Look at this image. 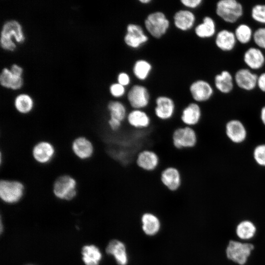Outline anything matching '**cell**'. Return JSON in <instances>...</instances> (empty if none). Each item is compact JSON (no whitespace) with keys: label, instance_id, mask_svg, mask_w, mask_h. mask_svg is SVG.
Here are the masks:
<instances>
[{"label":"cell","instance_id":"cell-1","mask_svg":"<svg viewBox=\"0 0 265 265\" xmlns=\"http://www.w3.org/2000/svg\"><path fill=\"white\" fill-rule=\"evenodd\" d=\"M199 135L195 128L181 126L176 128L172 134V142L178 150H188L195 148L199 143Z\"/></svg>","mask_w":265,"mask_h":265},{"label":"cell","instance_id":"cell-2","mask_svg":"<svg viewBox=\"0 0 265 265\" xmlns=\"http://www.w3.org/2000/svg\"><path fill=\"white\" fill-rule=\"evenodd\" d=\"M254 249V244L249 241L231 240L227 246L226 255L231 262L245 265Z\"/></svg>","mask_w":265,"mask_h":265},{"label":"cell","instance_id":"cell-3","mask_svg":"<svg viewBox=\"0 0 265 265\" xmlns=\"http://www.w3.org/2000/svg\"><path fill=\"white\" fill-rule=\"evenodd\" d=\"M13 37L18 43H23L25 40L21 24L16 20H10L5 22L2 26L0 36V45L6 50L13 51L16 45L12 41Z\"/></svg>","mask_w":265,"mask_h":265},{"label":"cell","instance_id":"cell-4","mask_svg":"<svg viewBox=\"0 0 265 265\" xmlns=\"http://www.w3.org/2000/svg\"><path fill=\"white\" fill-rule=\"evenodd\" d=\"M216 13L226 23L233 24L243 15V6L236 0H220L216 4Z\"/></svg>","mask_w":265,"mask_h":265},{"label":"cell","instance_id":"cell-5","mask_svg":"<svg viewBox=\"0 0 265 265\" xmlns=\"http://www.w3.org/2000/svg\"><path fill=\"white\" fill-rule=\"evenodd\" d=\"M77 182L76 179L69 175L58 177L53 183V192L54 196L63 200H71L77 194Z\"/></svg>","mask_w":265,"mask_h":265},{"label":"cell","instance_id":"cell-6","mask_svg":"<svg viewBox=\"0 0 265 265\" xmlns=\"http://www.w3.org/2000/svg\"><path fill=\"white\" fill-rule=\"evenodd\" d=\"M24 185L15 180L2 179L0 181V197L7 204L19 202L25 192Z\"/></svg>","mask_w":265,"mask_h":265},{"label":"cell","instance_id":"cell-7","mask_svg":"<svg viewBox=\"0 0 265 265\" xmlns=\"http://www.w3.org/2000/svg\"><path fill=\"white\" fill-rule=\"evenodd\" d=\"M153 113L150 114L162 122H168L176 116V106L171 98L166 96H159L156 98Z\"/></svg>","mask_w":265,"mask_h":265},{"label":"cell","instance_id":"cell-8","mask_svg":"<svg viewBox=\"0 0 265 265\" xmlns=\"http://www.w3.org/2000/svg\"><path fill=\"white\" fill-rule=\"evenodd\" d=\"M144 25L146 30L153 37L159 38L166 32L170 23L163 13L156 11L147 16Z\"/></svg>","mask_w":265,"mask_h":265},{"label":"cell","instance_id":"cell-9","mask_svg":"<svg viewBox=\"0 0 265 265\" xmlns=\"http://www.w3.org/2000/svg\"><path fill=\"white\" fill-rule=\"evenodd\" d=\"M159 179L163 186L171 192L179 191L183 183L181 170L174 166H168L161 170Z\"/></svg>","mask_w":265,"mask_h":265},{"label":"cell","instance_id":"cell-10","mask_svg":"<svg viewBox=\"0 0 265 265\" xmlns=\"http://www.w3.org/2000/svg\"><path fill=\"white\" fill-rule=\"evenodd\" d=\"M161 161L159 154L150 149L140 151L135 158V164L141 170L152 173L158 170L160 166Z\"/></svg>","mask_w":265,"mask_h":265},{"label":"cell","instance_id":"cell-11","mask_svg":"<svg viewBox=\"0 0 265 265\" xmlns=\"http://www.w3.org/2000/svg\"><path fill=\"white\" fill-rule=\"evenodd\" d=\"M127 101L132 109H144L148 107L150 96L148 89L144 86H132L127 95Z\"/></svg>","mask_w":265,"mask_h":265},{"label":"cell","instance_id":"cell-12","mask_svg":"<svg viewBox=\"0 0 265 265\" xmlns=\"http://www.w3.org/2000/svg\"><path fill=\"white\" fill-rule=\"evenodd\" d=\"M225 133L227 138L235 144L244 143L248 137V131L245 124L238 119H230L226 123Z\"/></svg>","mask_w":265,"mask_h":265},{"label":"cell","instance_id":"cell-13","mask_svg":"<svg viewBox=\"0 0 265 265\" xmlns=\"http://www.w3.org/2000/svg\"><path fill=\"white\" fill-rule=\"evenodd\" d=\"M203 112L199 104L196 102L187 104L180 112V119L183 125L196 128L201 123Z\"/></svg>","mask_w":265,"mask_h":265},{"label":"cell","instance_id":"cell-14","mask_svg":"<svg viewBox=\"0 0 265 265\" xmlns=\"http://www.w3.org/2000/svg\"><path fill=\"white\" fill-rule=\"evenodd\" d=\"M125 123L134 130H145L151 127L152 118L144 109H132L128 112Z\"/></svg>","mask_w":265,"mask_h":265},{"label":"cell","instance_id":"cell-15","mask_svg":"<svg viewBox=\"0 0 265 265\" xmlns=\"http://www.w3.org/2000/svg\"><path fill=\"white\" fill-rule=\"evenodd\" d=\"M54 146L48 141L42 140L36 143L32 148V156L37 163L45 164L50 162L54 157Z\"/></svg>","mask_w":265,"mask_h":265},{"label":"cell","instance_id":"cell-16","mask_svg":"<svg viewBox=\"0 0 265 265\" xmlns=\"http://www.w3.org/2000/svg\"><path fill=\"white\" fill-rule=\"evenodd\" d=\"M189 91L194 102L198 104L209 101L214 92L210 83L203 80L193 82L190 85Z\"/></svg>","mask_w":265,"mask_h":265},{"label":"cell","instance_id":"cell-17","mask_svg":"<svg viewBox=\"0 0 265 265\" xmlns=\"http://www.w3.org/2000/svg\"><path fill=\"white\" fill-rule=\"evenodd\" d=\"M124 40L128 46L135 49L146 43L148 37L139 25L130 24L127 26V33Z\"/></svg>","mask_w":265,"mask_h":265},{"label":"cell","instance_id":"cell-18","mask_svg":"<svg viewBox=\"0 0 265 265\" xmlns=\"http://www.w3.org/2000/svg\"><path fill=\"white\" fill-rule=\"evenodd\" d=\"M258 76L250 69L241 68L238 70L234 76V81L240 89L252 91L257 87Z\"/></svg>","mask_w":265,"mask_h":265},{"label":"cell","instance_id":"cell-19","mask_svg":"<svg viewBox=\"0 0 265 265\" xmlns=\"http://www.w3.org/2000/svg\"><path fill=\"white\" fill-rule=\"evenodd\" d=\"M71 148L74 155L81 160L90 158L94 153V147L92 142L84 136H79L75 138L72 141Z\"/></svg>","mask_w":265,"mask_h":265},{"label":"cell","instance_id":"cell-20","mask_svg":"<svg viewBox=\"0 0 265 265\" xmlns=\"http://www.w3.org/2000/svg\"><path fill=\"white\" fill-rule=\"evenodd\" d=\"M243 61L251 70H259L265 63V56L262 50L258 47L248 48L244 53Z\"/></svg>","mask_w":265,"mask_h":265},{"label":"cell","instance_id":"cell-21","mask_svg":"<svg viewBox=\"0 0 265 265\" xmlns=\"http://www.w3.org/2000/svg\"><path fill=\"white\" fill-rule=\"evenodd\" d=\"M237 42L234 32L228 29H222L216 34L215 44L219 50L223 52L232 51Z\"/></svg>","mask_w":265,"mask_h":265},{"label":"cell","instance_id":"cell-22","mask_svg":"<svg viewBox=\"0 0 265 265\" xmlns=\"http://www.w3.org/2000/svg\"><path fill=\"white\" fill-rule=\"evenodd\" d=\"M174 23L175 26L182 31L191 29L195 22V16L188 10H180L174 15Z\"/></svg>","mask_w":265,"mask_h":265},{"label":"cell","instance_id":"cell-23","mask_svg":"<svg viewBox=\"0 0 265 265\" xmlns=\"http://www.w3.org/2000/svg\"><path fill=\"white\" fill-rule=\"evenodd\" d=\"M234 81V78L227 70H223L216 75L214 79L215 87L223 94H228L233 90Z\"/></svg>","mask_w":265,"mask_h":265},{"label":"cell","instance_id":"cell-24","mask_svg":"<svg viewBox=\"0 0 265 265\" xmlns=\"http://www.w3.org/2000/svg\"><path fill=\"white\" fill-rule=\"evenodd\" d=\"M106 252L112 255L119 265H126L128 262L125 245L122 242L114 239L109 242L106 247Z\"/></svg>","mask_w":265,"mask_h":265},{"label":"cell","instance_id":"cell-25","mask_svg":"<svg viewBox=\"0 0 265 265\" xmlns=\"http://www.w3.org/2000/svg\"><path fill=\"white\" fill-rule=\"evenodd\" d=\"M216 31V26L214 20L210 16H205L202 22L194 29L197 36L200 38H209L214 36Z\"/></svg>","mask_w":265,"mask_h":265},{"label":"cell","instance_id":"cell-26","mask_svg":"<svg viewBox=\"0 0 265 265\" xmlns=\"http://www.w3.org/2000/svg\"><path fill=\"white\" fill-rule=\"evenodd\" d=\"M108 118L118 120L125 123L128 111L126 105L118 100L110 101L107 105Z\"/></svg>","mask_w":265,"mask_h":265},{"label":"cell","instance_id":"cell-27","mask_svg":"<svg viewBox=\"0 0 265 265\" xmlns=\"http://www.w3.org/2000/svg\"><path fill=\"white\" fill-rule=\"evenodd\" d=\"M257 228L254 223L250 220H244L239 222L237 226L236 233L240 241H247L252 239L255 236Z\"/></svg>","mask_w":265,"mask_h":265},{"label":"cell","instance_id":"cell-28","mask_svg":"<svg viewBox=\"0 0 265 265\" xmlns=\"http://www.w3.org/2000/svg\"><path fill=\"white\" fill-rule=\"evenodd\" d=\"M0 82L4 87L16 90L22 86L23 80L22 77L14 75L10 70L4 68L0 75Z\"/></svg>","mask_w":265,"mask_h":265},{"label":"cell","instance_id":"cell-29","mask_svg":"<svg viewBox=\"0 0 265 265\" xmlns=\"http://www.w3.org/2000/svg\"><path fill=\"white\" fill-rule=\"evenodd\" d=\"M82 259L85 265H99L102 253L94 245H86L82 248Z\"/></svg>","mask_w":265,"mask_h":265},{"label":"cell","instance_id":"cell-30","mask_svg":"<svg viewBox=\"0 0 265 265\" xmlns=\"http://www.w3.org/2000/svg\"><path fill=\"white\" fill-rule=\"evenodd\" d=\"M142 229L144 233L149 236L155 235L160 228L159 219L154 214L146 213L142 217Z\"/></svg>","mask_w":265,"mask_h":265},{"label":"cell","instance_id":"cell-31","mask_svg":"<svg viewBox=\"0 0 265 265\" xmlns=\"http://www.w3.org/2000/svg\"><path fill=\"white\" fill-rule=\"evenodd\" d=\"M14 104L17 111L23 114L31 112L34 106L32 98L26 94H21L16 96Z\"/></svg>","mask_w":265,"mask_h":265},{"label":"cell","instance_id":"cell-32","mask_svg":"<svg viewBox=\"0 0 265 265\" xmlns=\"http://www.w3.org/2000/svg\"><path fill=\"white\" fill-rule=\"evenodd\" d=\"M237 42L242 44H248L253 39V33L251 27L245 24L239 25L234 32Z\"/></svg>","mask_w":265,"mask_h":265},{"label":"cell","instance_id":"cell-33","mask_svg":"<svg viewBox=\"0 0 265 265\" xmlns=\"http://www.w3.org/2000/svg\"><path fill=\"white\" fill-rule=\"evenodd\" d=\"M152 65L148 61L144 59L137 60L133 67V73L138 80H146L152 70Z\"/></svg>","mask_w":265,"mask_h":265},{"label":"cell","instance_id":"cell-34","mask_svg":"<svg viewBox=\"0 0 265 265\" xmlns=\"http://www.w3.org/2000/svg\"><path fill=\"white\" fill-rule=\"evenodd\" d=\"M253 159L259 166L265 167V143H260L253 148Z\"/></svg>","mask_w":265,"mask_h":265},{"label":"cell","instance_id":"cell-35","mask_svg":"<svg viewBox=\"0 0 265 265\" xmlns=\"http://www.w3.org/2000/svg\"><path fill=\"white\" fill-rule=\"evenodd\" d=\"M251 16L255 22L265 25V4H257L253 6Z\"/></svg>","mask_w":265,"mask_h":265},{"label":"cell","instance_id":"cell-36","mask_svg":"<svg viewBox=\"0 0 265 265\" xmlns=\"http://www.w3.org/2000/svg\"><path fill=\"white\" fill-rule=\"evenodd\" d=\"M252 40L258 48L265 50V27H259L254 31Z\"/></svg>","mask_w":265,"mask_h":265},{"label":"cell","instance_id":"cell-37","mask_svg":"<svg viewBox=\"0 0 265 265\" xmlns=\"http://www.w3.org/2000/svg\"><path fill=\"white\" fill-rule=\"evenodd\" d=\"M111 95L115 98H119L123 97L125 94V86L119 83L112 84L109 87Z\"/></svg>","mask_w":265,"mask_h":265},{"label":"cell","instance_id":"cell-38","mask_svg":"<svg viewBox=\"0 0 265 265\" xmlns=\"http://www.w3.org/2000/svg\"><path fill=\"white\" fill-rule=\"evenodd\" d=\"M118 83L124 86H126L130 83L131 79L129 75L125 72L119 73L117 77Z\"/></svg>","mask_w":265,"mask_h":265},{"label":"cell","instance_id":"cell-39","mask_svg":"<svg viewBox=\"0 0 265 265\" xmlns=\"http://www.w3.org/2000/svg\"><path fill=\"white\" fill-rule=\"evenodd\" d=\"M181 3L186 7L190 8H196L202 3V0H182Z\"/></svg>","mask_w":265,"mask_h":265},{"label":"cell","instance_id":"cell-40","mask_svg":"<svg viewBox=\"0 0 265 265\" xmlns=\"http://www.w3.org/2000/svg\"><path fill=\"white\" fill-rule=\"evenodd\" d=\"M257 87L261 91L265 93V72L258 76Z\"/></svg>","mask_w":265,"mask_h":265},{"label":"cell","instance_id":"cell-41","mask_svg":"<svg viewBox=\"0 0 265 265\" xmlns=\"http://www.w3.org/2000/svg\"><path fill=\"white\" fill-rule=\"evenodd\" d=\"M10 71L14 75L20 77H21L23 71V69L17 64L12 65Z\"/></svg>","mask_w":265,"mask_h":265},{"label":"cell","instance_id":"cell-42","mask_svg":"<svg viewBox=\"0 0 265 265\" xmlns=\"http://www.w3.org/2000/svg\"><path fill=\"white\" fill-rule=\"evenodd\" d=\"M260 118L262 124L265 126V105H264L261 109Z\"/></svg>","mask_w":265,"mask_h":265},{"label":"cell","instance_id":"cell-43","mask_svg":"<svg viewBox=\"0 0 265 265\" xmlns=\"http://www.w3.org/2000/svg\"><path fill=\"white\" fill-rule=\"evenodd\" d=\"M139 1L141 3L146 4L150 2L151 1V0H139Z\"/></svg>","mask_w":265,"mask_h":265},{"label":"cell","instance_id":"cell-44","mask_svg":"<svg viewBox=\"0 0 265 265\" xmlns=\"http://www.w3.org/2000/svg\"><path fill=\"white\" fill-rule=\"evenodd\" d=\"M265 213V212H263V213ZM263 214H262V215H263ZM262 215H261V216H262Z\"/></svg>","mask_w":265,"mask_h":265}]
</instances>
